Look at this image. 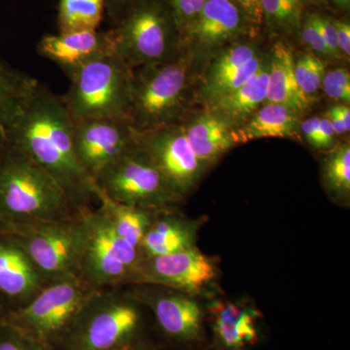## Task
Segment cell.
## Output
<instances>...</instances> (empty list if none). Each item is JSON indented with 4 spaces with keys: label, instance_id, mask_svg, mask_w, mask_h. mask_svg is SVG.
Wrapping results in <instances>:
<instances>
[{
    "label": "cell",
    "instance_id": "cell-17",
    "mask_svg": "<svg viewBox=\"0 0 350 350\" xmlns=\"http://www.w3.org/2000/svg\"><path fill=\"white\" fill-rule=\"evenodd\" d=\"M208 313L216 350H250L261 340V314L252 306L220 301Z\"/></svg>",
    "mask_w": 350,
    "mask_h": 350
},
{
    "label": "cell",
    "instance_id": "cell-11",
    "mask_svg": "<svg viewBox=\"0 0 350 350\" xmlns=\"http://www.w3.org/2000/svg\"><path fill=\"white\" fill-rule=\"evenodd\" d=\"M153 315L163 338L176 347L196 349L206 340V314L191 295L150 284H131Z\"/></svg>",
    "mask_w": 350,
    "mask_h": 350
},
{
    "label": "cell",
    "instance_id": "cell-7",
    "mask_svg": "<svg viewBox=\"0 0 350 350\" xmlns=\"http://www.w3.org/2000/svg\"><path fill=\"white\" fill-rule=\"evenodd\" d=\"M87 211L62 220L14 226L2 232L24 250L48 285L79 275Z\"/></svg>",
    "mask_w": 350,
    "mask_h": 350
},
{
    "label": "cell",
    "instance_id": "cell-14",
    "mask_svg": "<svg viewBox=\"0 0 350 350\" xmlns=\"http://www.w3.org/2000/svg\"><path fill=\"white\" fill-rule=\"evenodd\" d=\"M216 275L213 258L194 246L172 254L142 259L131 284L157 285L192 296L211 284Z\"/></svg>",
    "mask_w": 350,
    "mask_h": 350
},
{
    "label": "cell",
    "instance_id": "cell-12",
    "mask_svg": "<svg viewBox=\"0 0 350 350\" xmlns=\"http://www.w3.org/2000/svg\"><path fill=\"white\" fill-rule=\"evenodd\" d=\"M138 133L129 119L73 122L76 158L92 180L137 144Z\"/></svg>",
    "mask_w": 350,
    "mask_h": 350
},
{
    "label": "cell",
    "instance_id": "cell-44",
    "mask_svg": "<svg viewBox=\"0 0 350 350\" xmlns=\"http://www.w3.org/2000/svg\"><path fill=\"white\" fill-rule=\"evenodd\" d=\"M9 312H10V308L7 305L6 301L0 297V326L6 323Z\"/></svg>",
    "mask_w": 350,
    "mask_h": 350
},
{
    "label": "cell",
    "instance_id": "cell-24",
    "mask_svg": "<svg viewBox=\"0 0 350 350\" xmlns=\"http://www.w3.org/2000/svg\"><path fill=\"white\" fill-rule=\"evenodd\" d=\"M269 87V62L262 64L243 86L213 100V111L230 122L244 119L267 100Z\"/></svg>",
    "mask_w": 350,
    "mask_h": 350
},
{
    "label": "cell",
    "instance_id": "cell-26",
    "mask_svg": "<svg viewBox=\"0 0 350 350\" xmlns=\"http://www.w3.org/2000/svg\"><path fill=\"white\" fill-rule=\"evenodd\" d=\"M105 15V0H59V31L98 29Z\"/></svg>",
    "mask_w": 350,
    "mask_h": 350
},
{
    "label": "cell",
    "instance_id": "cell-40",
    "mask_svg": "<svg viewBox=\"0 0 350 350\" xmlns=\"http://www.w3.org/2000/svg\"><path fill=\"white\" fill-rule=\"evenodd\" d=\"M335 135V131H334L333 126H332L328 118L324 117V118L320 119L319 133L315 148H328V147L333 144Z\"/></svg>",
    "mask_w": 350,
    "mask_h": 350
},
{
    "label": "cell",
    "instance_id": "cell-39",
    "mask_svg": "<svg viewBox=\"0 0 350 350\" xmlns=\"http://www.w3.org/2000/svg\"><path fill=\"white\" fill-rule=\"evenodd\" d=\"M245 14L246 17L254 23L262 19L261 0H232Z\"/></svg>",
    "mask_w": 350,
    "mask_h": 350
},
{
    "label": "cell",
    "instance_id": "cell-22",
    "mask_svg": "<svg viewBox=\"0 0 350 350\" xmlns=\"http://www.w3.org/2000/svg\"><path fill=\"white\" fill-rule=\"evenodd\" d=\"M297 112L283 105L267 103L258 110L247 123L238 131H232L234 142L266 137H295L298 131Z\"/></svg>",
    "mask_w": 350,
    "mask_h": 350
},
{
    "label": "cell",
    "instance_id": "cell-6",
    "mask_svg": "<svg viewBox=\"0 0 350 350\" xmlns=\"http://www.w3.org/2000/svg\"><path fill=\"white\" fill-rule=\"evenodd\" d=\"M131 73L133 69L115 52L78 69L68 78V93L61 96L72 122L129 119Z\"/></svg>",
    "mask_w": 350,
    "mask_h": 350
},
{
    "label": "cell",
    "instance_id": "cell-33",
    "mask_svg": "<svg viewBox=\"0 0 350 350\" xmlns=\"http://www.w3.org/2000/svg\"><path fill=\"white\" fill-rule=\"evenodd\" d=\"M184 38L197 20L206 0H167Z\"/></svg>",
    "mask_w": 350,
    "mask_h": 350
},
{
    "label": "cell",
    "instance_id": "cell-4",
    "mask_svg": "<svg viewBox=\"0 0 350 350\" xmlns=\"http://www.w3.org/2000/svg\"><path fill=\"white\" fill-rule=\"evenodd\" d=\"M193 62L183 49L170 61L133 69L129 120L138 133L178 124L187 103Z\"/></svg>",
    "mask_w": 350,
    "mask_h": 350
},
{
    "label": "cell",
    "instance_id": "cell-37",
    "mask_svg": "<svg viewBox=\"0 0 350 350\" xmlns=\"http://www.w3.org/2000/svg\"><path fill=\"white\" fill-rule=\"evenodd\" d=\"M133 1L135 0H105V15L111 21L113 27L118 24Z\"/></svg>",
    "mask_w": 350,
    "mask_h": 350
},
{
    "label": "cell",
    "instance_id": "cell-25",
    "mask_svg": "<svg viewBox=\"0 0 350 350\" xmlns=\"http://www.w3.org/2000/svg\"><path fill=\"white\" fill-rule=\"evenodd\" d=\"M38 84L31 75L0 59V131L17 118Z\"/></svg>",
    "mask_w": 350,
    "mask_h": 350
},
{
    "label": "cell",
    "instance_id": "cell-20",
    "mask_svg": "<svg viewBox=\"0 0 350 350\" xmlns=\"http://www.w3.org/2000/svg\"><path fill=\"white\" fill-rule=\"evenodd\" d=\"M183 128L189 144L204 167L215 163L236 144L230 122L214 111L196 117Z\"/></svg>",
    "mask_w": 350,
    "mask_h": 350
},
{
    "label": "cell",
    "instance_id": "cell-30",
    "mask_svg": "<svg viewBox=\"0 0 350 350\" xmlns=\"http://www.w3.org/2000/svg\"><path fill=\"white\" fill-rule=\"evenodd\" d=\"M294 71L299 87L310 98L321 88L326 73L325 64L312 54L303 55L295 61Z\"/></svg>",
    "mask_w": 350,
    "mask_h": 350
},
{
    "label": "cell",
    "instance_id": "cell-19",
    "mask_svg": "<svg viewBox=\"0 0 350 350\" xmlns=\"http://www.w3.org/2000/svg\"><path fill=\"white\" fill-rule=\"evenodd\" d=\"M196 236L197 226L191 221L172 213L170 207L160 209L138 248L140 257L149 259L194 247Z\"/></svg>",
    "mask_w": 350,
    "mask_h": 350
},
{
    "label": "cell",
    "instance_id": "cell-28",
    "mask_svg": "<svg viewBox=\"0 0 350 350\" xmlns=\"http://www.w3.org/2000/svg\"><path fill=\"white\" fill-rule=\"evenodd\" d=\"M262 18L275 31L292 33L300 27V0H261Z\"/></svg>",
    "mask_w": 350,
    "mask_h": 350
},
{
    "label": "cell",
    "instance_id": "cell-31",
    "mask_svg": "<svg viewBox=\"0 0 350 350\" xmlns=\"http://www.w3.org/2000/svg\"><path fill=\"white\" fill-rule=\"evenodd\" d=\"M262 64H264V62H262L261 57L258 56L253 57L247 64H244L243 68H239L237 72L232 73L229 77L226 78L222 82L213 87L211 91L207 92L206 96H208L211 100H215L220 96L236 91L259 70Z\"/></svg>",
    "mask_w": 350,
    "mask_h": 350
},
{
    "label": "cell",
    "instance_id": "cell-5",
    "mask_svg": "<svg viewBox=\"0 0 350 350\" xmlns=\"http://www.w3.org/2000/svg\"><path fill=\"white\" fill-rule=\"evenodd\" d=\"M111 32L114 52L131 69L170 61L183 50L167 0H135Z\"/></svg>",
    "mask_w": 350,
    "mask_h": 350
},
{
    "label": "cell",
    "instance_id": "cell-42",
    "mask_svg": "<svg viewBox=\"0 0 350 350\" xmlns=\"http://www.w3.org/2000/svg\"><path fill=\"white\" fill-rule=\"evenodd\" d=\"M327 118L330 121L332 126H333L334 131H335L336 135H342L344 133H347V129H345L344 120L342 118L340 110H338V105L336 107H331L329 111L326 114Z\"/></svg>",
    "mask_w": 350,
    "mask_h": 350
},
{
    "label": "cell",
    "instance_id": "cell-15",
    "mask_svg": "<svg viewBox=\"0 0 350 350\" xmlns=\"http://www.w3.org/2000/svg\"><path fill=\"white\" fill-rule=\"evenodd\" d=\"M38 52L41 57L57 64L69 78L85 64L114 52L111 29L46 34L38 44Z\"/></svg>",
    "mask_w": 350,
    "mask_h": 350
},
{
    "label": "cell",
    "instance_id": "cell-47",
    "mask_svg": "<svg viewBox=\"0 0 350 350\" xmlns=\"http://www.w3.org/2000/svg\"><path fill=\"white\" fill-rule=\"evenodd\" d=\"M0 231H1V226H0Z\"/></svg>",
    "mask_w": 350,
    "mask_h": 350
},
{
    "label": "cell",
    "instance_id": "cell-1",
    "mask_svg": "<svg viewBox=\"0 0 350 350\" xmlns=\"http://www.w3.org/2000/svg\"><path fill=\"white\" fill-rule=\"evenodd\" d=\"M0 139L49 172L76 211L93 208L96 187L76 158L73 122L61 96L38 82L17 118L0 131Z\"/></svg>",
    "mask_w": 350,
    "mask_h": 350
},
{
    "label": "cell",
    "instance_id": "cell-16",
    "mask_svg": "<svg viewBox=\"0 0 350 350\" xmlns=\"http://www.w3.org/2000/svg\"><path fill=\"white\" fill-rule=\"evenodd\" d=\"M47 286L24 250L0 231V297L10 312L29 303Z\"/></svg>",
    "mask_w": 350,
    "mask_h": 350
},
{
    "label": "cell",
    "instance_id": "cell-35",
    "mask_svg": "<svg viewBox=\"0 0 350 350\" xmlns=\"http://www.w3.org/2000/svg\"><path fill=\"white\" fill-rule=\"evenodd\" d=\"M301 40L305 42L314 52L319 53L323 56L330 57L328 48H327L323 36L320 32L317 23H315L314 16H308V19L304 23L301 31Z\"/></svg>",
    "mask_w": 350,
    "mask_h": 350
},
{
    "label": "cell",
    "instance_id": "cell-34",
    "mask_svg": "<svg viewBox=\"0 0 350 350\" xmlns=\"http://www.w3.org/2000/svg\"><path fill=\"white\" fill-rule=\"evenodd\" d=\"M324 92L333 100L350 101V75L347 68H336L325 73L322 82Z\"/></svg>",
    "mask_w": 350,
    "mask_h": 350
},
{
    "label": "cell",
    "instance_id": "cell-21",
    "mask_svg": "<svg viewBox=\"0 0 350 350\" xmlns=\"http://www.w3.org/2000/svg\"><path fill=\"white\" fill-rule=\"evenodd\" d=\"M295 59L291 50L283 43H276L269 61V87L267 103L283 105L295 112L308 107L310 96H306L295 77Z\"/></svg>",
    "mask_w": 350,
    "mask_h": 350
},
{
    "label": "cell",
    "instance_id": "cell-45",
    "mask_svg": "<svg viewBox=\"0 0 350 350\" xmlns=\"http://www.w3.org/2000/svg\"><path fill=\"white\" fill-rule=\"evenodd\" d=\"M131 350H157V349L149 340H144L133 347Z\"/></svg>",
    "mask_w": 350,
    "mask_h": 350
},
{
    "label": "cell",
    "instance_id": "cell-13",
    "mask_svg": "<svg viewBox=\"0 0 350 350\" xmlns=\"http://www.w3.org/2000/svg\"><path fill=\"white\" fill-rule=\"evenodd\" d=\"M138 140L180 200L197 184L204 167L189 144L183 125L138 133Z\"/></svg>",
    "mask_w": 350,
    "mask_h": 350
},
{
    "label": "cell",
    "instance_id": "cell-8",
    "mask_svg": "<svg viewBox=\"0 0 350 350\" xmlns=\"http://www.w3.org/2000/svg\"><path fill=\"white\" fill-rule=\"evenodd\" d=\"M94 290L78 276L51 283L9 312L6 323L57 350Z\"/></svg>",
    "mask_w": 350,
    "mask_h": 350
},
{
    "label": "cell",
    "instance_id": "cell-46",
    "mask_svg": "<svg viewBox=\"0 0 350 350\" xmlns=\"http://www.w3.org/2000/svg\"><path fill=\"white\" fill-rule=\"evenodd\" d=\"M334 1L337 2L340 5L349 7L350 0H334Z\"/></svg>",
    "mask_w": 350,
    "mask_h": 350
},
{
    "label": "cell",
    "instance_id": "cell-41",
    "mask_svg": "<svg viewBox=\"0 0 350 350\" xmlns=\"http://www.w3.org/2000/svg\"><path fill=\"white\" fill-rule=\"evenodd\" d=\"M320 119L319 117H312L301 123V133L305 135L306 142L312 146L317 147V137H319Z\"/></svg>",
    "mask_w": 350,
    "mask_h": 350
},
{
    "label": "cell",
    "instance_id": "cell-29",
    "mask_svg": "<svg viewBox=\"0 0 350 350\" xmlns=\"http://www.w3.org/2000/svg\"><path fill=\"white\" fill-rule=\"evenodd\" d=\"M256 56V50L246 44H239L226 51L216 59L209 70L206 83V94Z\"/></svg>",
    "mask_w": 350,
    "mask_h": 350
},
{
    "label": "cell",
    "instance_id": "cell-3",
    "mask_svg": "<svg viewBox=\"0 0 350 350\" xmlns=\"http://www.w3.org/2000/svg\"><path fill=\"white\" fill-rule=\"evenodd\" d=\"M145 308L131 285L94 289L57 350H131L148 340Z\"/></svg>",
    "mask_w": 350,
    "mask_h": 350
},
{
    "label": "cell",
    "instance_id": "cell-27",
    "mask_svg": "<svg viewBox=\"0 0 350 350\" xmlns=\"http://www.w3.org/2000/svg\"><path fill=\"white\" fill-rule=\"evenodd\" d=\"M324 182L338 199L349 200L350 194V147L340 145L327 157L323 167Z\"/></svg>",
    "mask_w": 350,
    "mask_h": 350
},
{
    "label": "cell",
    "instance_id": "cell-18",
    "mask_svg": "<svg viewBox=\"0 0 350 350\" xmlns=\"http://www.w3.org/2000/svg\"><path fill=\"white\" fill-rule=\"evenodd\" d=\"M245 14L232 0H206L185 39L204 48L236 38L245 27Z\"/></svg>",
    "mask_w": 350,
    "mask_h": 350
},
{
    "label": "cell",
    "instance_id": "cell-38",
    "mask_svg": "<svg viewBox=\"0 0 350 350\" xmlns=\"http://www.w3.org/2000/svg\"><path fill=\"white\" fill-rule=\"evenodd\" d=\"M337 32L338 48L345 56H350V25L345 21L333 20Z\"/></svg>",
    "mask_w": 350,
    "mask_h": 350
},
{
    "label": "cell",
    "instance_id": "cell-36",
    "mask_svg": "<svg viewBox=\"0 0 350 350\" xmlns=\"http://www.w3.org/2000/svg\"><path fill=\"white\" fill-rule=\"evenodd\" d=\"M315 23L319 27L324 41H325L327 48H328L330 57H340V51L338 48L337 32H336L335 25L333 20L330 18H325L320 16L319 14H313Z\"/></svg>",
    "mask_w": 350,
    "mask_h": 350
},
{
    "label": "cell",
    "instance_id": "cell-10",
    "mask_svg": "<svg viewBox=\"0 0 350 350\" xmlns=\"http://www.w3.org/2000/svg\"><path fill=\"white\" fill-rule=\"evenodd\" d=\"M86 239L79 276L94 289L130 285L142 257L115 232L100 207L85 213Z\"/></svg>",
    "mask_w": 350,
    "mask_h": 350
},
{
    "label": "cell",
    "instance_id": "cell-23",
    "mask_svg": "<svg viewBox=\"0 0 350 350\" xmlns=\"http://www.w3.org/2000/svg\"><path fill=\"white\" fill-rule=\"evenodd\" d=\"M98 207L105 214L113 230L131 245L139 248L147 230L160 209L126 206L108 199L98 191L94 190ZM139 251V250H138Z\"/></svg>",
    "mask_w": 350,
    "mask_h": 350
},
{
    "label": "cell",
    "instance_id": "cell-9",
    "mask_svg": "<svg viewBox=\"0 0 350 350\" xmlns=\"http://www.w3.org/2000/svg\"><path fill=\"white\" fill-rule=\"evenodd\" d=\"M94 187L126 206L163 209L179 200L139 140L98 175Z\"/></svg>",
    "mask_w": 350,
    "mask_h": 350
},
{
    "label": "cell",
    "instance_id": "cell-2",
    "mask_svg": "<svg viewBox=\"0 0 350 350\" xmlns=\"http://www.w3.org/2000/svg\"><path fill=\"white\" fill-rule=\"evenodd\" d=\"M82 213L31 157L0 139V226L62 220Z\"/></svg>",
    "mask_w": 350,
    "mask_h": 350
},
{
    "label": "cell",
    "instance_id": "cell-32",
    "mask_svg": "<svg viewBox=\"0 0 350 350\" xmlns=\"http://www.w3.org/2000/svg\"><path fill=\"white\" fill-rule=\"evenodd\" d=\"M0 350H57L25 335L10 324L0 326Z\"/></svg>",
    "mask_w": 350,
    "mask_h": 350
},
{
    "label": "cell",
    "instance_id": "cell-43",
    "mask_svg": "<svg viewBox=\"0 0 350 350\" xmlns=\"http://www.w3.org/2000/svg\"><path fill=\"white\" fill-rule=\"evenodd\" d=\"M338 110H340L342 118L344 120L345 129H347V133L350 130V109L347 105H338Z\"/></svg>",
    "mask_w": 350,
    "mask_h": 350
}]
</instances>
